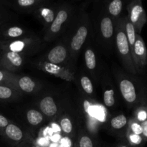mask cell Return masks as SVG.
Returning <instances> with one entry per match:
<instances>
[{
	"instance_id": "cell-21",
	"label": "cell",
	"mask_w": 147,
	"mask_h": 147,
	"mask_svg": "<svg viewBox=\"0 0 147 147\" xmlns=\"http://www.w3.org/2000/svg\"><path fill=\"white\" fill-rule=\"evenodd\" d=\"M33 34L34 33L30 32L28 29L11 21L4 23L0 28V36L2 38L1 40L4 41L17 40Z\"/></svg>"
},
{
	"instance_id": "cell-35",
	"label": "cell",
	"mask_w": 147,
	"mask_h": 147,
	"mask_svg": "<svg viewBox=\"0 0 147 147\" xmlns=\"http://www.w3.org/2000/svg\"><path fill=\"white\" fill-rule=\"evenodd\" d=\"M117 147H133L131 145L128 144L126 142V138H120L118 139V143H117Z\"/></svg>"
},
{
	"instance_id": "cell-38",
	"label": "cell",
	"mask_w": 147,
	"mask_h": 147,
	"mask_svg": "<svg viewBox=\"0 0 147 147\" xmlns=\"http://www.w3.org/2000/svg\"><path fill=\"white\" fill-rule=\"evenodd\" d=\"M30 146H31V147H42V146H40L38 144H37V143H35V142H33L32 140L30 141Z\"/></svg>"
},
{
	"instance_id": "cell-32",
	"label": "cell",
	"mask_w": 147,
	"mask_h": 147,
	"mask_svg": "<svg viewBox=\"0 0 147 147\" xmlns=\"http://www.w3.org/2000/svg\"><path fill=\"white\" fill-rule=\"evenodd\" d=\"M11 14L3 6L2 2H0V28L4 23L11 21Z\"/></svg>"
},
{
	"instance_id": "cell-1",
	"label": "cell",
	"mask_w": 147,
	"mask_h": 147,
	"mask_svg": "<svg viewBox=\"0 0 147 147\" xmlns=\"http://www.w3.org/2000/svg\"><path fill=\"white\" fill-rule=\"evenodd\" d=\"M93 37L91 17L84 7L77 8L70 26L61 37L68 47L72 64L76 67L79 55Z\"/></svg>"
},
{
	"instance_id": "cell-39",
	"label": "cell",
	"mask_w": 147,
	"mask_h": 147,
	"mask_svg": "<svg viewBox=\"0 0 147 147\" xmlns=\"http://www.w3.org/2000/svg\"><path fill=\"white\" fill-rule=\"evenodd\" d=\"M73 147H78V144H76V142H74V144H73Z\"/></svg>"
},
{
	"instance_id": "cell-31",
	"label": "cell",
	"mask_w": 147,
	"mask_h": 147,
	"mask_svg": "<svg viewBox=\"0 0 147 147\" xmlns=\"http://www.w3.org/2000/svg\"><path fill=\"white\" fill-rule=\"evenodd\" d=\"M15 74V73H11L3 69H0V84L9 86V84Z\"/></svg>"
},
{
	"instance_id": "cell-16",
	"label": "cell",
	"mask_w": 147,
	"mask_h": 147,
	"mask_svg": "<svg viewBox=\"0 0 147 147\" xmlns=\"http://www.w3.org/2000/svg\"><path fill=\"white\" fill-rule=\"evenodd\" d=\"M100 82L101 83L103 106L108 110L115 109L117 105L116 90L110 74L104 72L101 75Z\"/></svg>"
},
{
	"instance_id": "cell-26",
	"label": "cell",
	"mask_w": 147,
	"mask_h": 147,
	"mask_svg": "<svg viewBox=\"0 0 147 147\" xmlns=\"http://www.w3.org/2000/svg\"><path fill=\"white\" fill-rule=\"evenodd\" d=\"M75 142L78 147H99L97 136L89 133L83 126L79 129Z\"/></svg>"
},
{
	"instance_id": "cell-29",
	"label": "cell",
	"mask_w": 147,
	"mask_h": 147,
	"mask_svg": "<svg viewBox=\"0 0 147 147\" xmlns=\"http://www.w3.org/2000/svg\"><path fill=\"white\" fill-rule=\"evenodd\" d=\"M133 116L140 123L147 120V103L142 104L133 109Z\"/></svg>"
},
{
	"instance_id": "cell-11",
	"label": "cell",
	"mask_w": 147,
	"mask_h": 147,
	"mask_svg": "<svg viewBox=\"0 0 147 147\" xmlns=\"http://www.w3.org/2000/svg\"><path fill=\"white\" fill-rule=\"evenodd\" d=\"M83 50L85 71L91 78L94 83H99L102 73L100 68L97 53L89 41L86 43Z\"/></svg>"
},
{
	"instance_id": "cell-25",
	"label": "cell",
	"mask_w": 147,
	"mask_h": 147,
	"mask_svg": "<svg viewBox=\"0 0 147 147\" xmlns=\"http://www.w3.org/2000/svg\"><path fill=\"white\" fill-rule=\"evenodd\" d=\"M50 0H11V6L17 11L26 14H32L41 4Z\"/></svg>"
},
{
	"instance_id": "cell-13",
	"label": "cell",
	"mask_w": 147,
	"mask_h": 147,
	"mask_svg": "<svg viewBox=\"0 0 147 147\" xmlns=\"http://www.w3.org/2000/svg\"><path fill=\"white\" fill-rule=\"evenodd\" d=\"M127 17L135 27L136 33L141 34L147 22V16L141 0H131L126 6Z\"/></svg>"
},
{
	"instance_id": "cell-34",
	"label": "cell",
	"mask_w": 147,
	"mask_h": 147,
	"mask_svg": "<svg viewBox=\"0 0 147 147\" xmlns=\"http://www.w3.org/2000/svg\"><path fill=\"white\" fill-rule=\"evenodd\" d=\"M142 137H143L144 140L145 141V142H147V120L145 121L142 122Z\"/></svg>"
},
{
	"instance_id": "cell-36",
	"label": "cell",
	"mask_w": 147,
	"mask_h": 147,
	"mask_svg": "<svg viewBox=\"0 0 147 147\" xmlns=\"http://www.w3.org/2000/svg\"><path fill=\"white\" fill-rule=\"evenodd\" d=\"M102 0H93V9H96L101 5Z\"/></svg>"
},
{
	"instance_id": "cell-12",
	"label": "cell",
	"mask_w": 147,
	"mask_h": 147,
	"mask_svg": "<svg viewBox=\"0 0 147 147\" xmlns=\"http://www.w3.org/2000/svg\"><path fill=\"white\" fill-rule=\"evenodd\" d=\"M36 66L37 69L44 73L68 82L74 81L75 76L77 70V69L53 64L41 60H39L36 63Z\"/></svg>"
},
{
	"instance_id": "cell-20",
	"label": "cell",
	"mask_w": 147,
	"mask_h": 147,
	"mask_svg": "<svg viewBox=\"0 0 147 147\" xmlns=\"http://www.w3.org/2000/svg\"><path fill=\"white\" fill-rule=\"evenodd\" d=\"M75 83L77 86L78 91L86 97L93 100H97L96 90L94 88V82L85 70H76L75 76Z\"/></svg>"
},
{
	"instance_id": "cell-3",
	"label": "cell",
	"mask_w": 147,
	"mask_h": 147,
	"mask_svg": "<svg viewBox=\"0 0 147 147\" xmlns=\"http://www.w3.org/2000/svg\"><path fill=\"white\" fill-rule=\"evenodd\" d=\"M113 76L119 93L129 109L147 103V88L140 79L119 68H114Z\"/></svg>"
},
{
	"instance_id": "cell-15",
	"label": "cell",
	"mask_w": 147,
	"mask_h": 147,
	"mask_svg": "<svg viewBox=\"0 0 147 147\" xmlns=\"http://www.w3.org/2000/svg\"><path fill=\"white\" fill-rule=\"evenodd\" d=\"M0 135L11 146L14 147H17L20 144L27 141L32 140L30 134L25 131L21 126L12 121L1 131Z\"/></svg>"
},
{
	"instance_id": "cell-18",
	"label": "cell",
	"mask_w": 147,
	"mask_h": 147,
	"mask_svg": "<svg viewBox=\"0 0 147 147\" xmlns=\"http://www.w3.org/2000/svg\"><path fill=\"white\" fill-rule=\"evenodd\" d=\"M58 9V3L45 2L37 7L32 14L42 25L43 31L46 30L55 20Z\"/></svg>"
},
{
	"instance_id": "cell-28",
	"label": "cell",
	"mask_w": 147,
	"mask_h": 147,
	"mask_svg": "<svg viewBox=\"0 0 147 147\" xmlns=\"http://www.w3.org/2000/svg\"><path fill=\"white\" fill-rule=\"evenodd\" d=\"M125 138L128 144L133 147H144L146 144L142 135L136 134L129 131H126Z\"/></svg>"
},
{
	"instance_id": "cell-22",
	"label": "cell",
	"mask_w": 147,
	"mask_h": 147,
	"mask_svg": "<svg viewBox=\"0 0 147 147\" xmlns=\"http://www.w3.org/2000/svg\"><path fill=\"white\" fill-rule=\"evenodd\" d=\"M129 119L123 113H119L113 116L111 115L106 127L117 139L125 138L128 129Z\"/></svg>"
},
{
	"instance_id": "cell-8",
	"label": "cell",
	"mask_w": 147,
	"mask_h": 147,
	"mask_svg": "<svg viewBox=\"0 0 147 147\" xmlns=\"http://www.w3.org/2000/svg\"><path fill=\"white\" fill-rule=\"evenodd\" d=\"M66 101L64 108L56 119L61 133L70 139H76L79 129L81 127V121L77 108L72 107Z\"/></svg>"
},
{
	"instance_id": "cell-37",
	"label": "cell",
	"mask_w": 147,
	"mask_h": 147,
	"mask_svg": "<svg viewBox=\"0 0 147 147\" xmlns=\"http://www.w3.org/2000/svg\"><path fill=\"white\" fill-rule=\"evenodd\" d=\"M30 141H27V142H23V143L20 144L19 145V146H17V147H31V146H30Z\"/></svg>"
},
{
	"instance_id": "cell-41",
	"label": "cell",
	"mask_w": 147,
	"mask_h": 147,
	"mask_svg": "<svg viewBox=\"0 0 147 147\" xmlns=\"http://www.w3.org/2000/svg\"><path fill=\"white\" fill-rule=\"evenodd\" d=\"M4 1V0H0V2H1V1Z\"/></svg>"
},
{
	"instance_id": "cell-14",
	"label": "cell",
	"mask_w": 147,
	"mask_h": 147,
	"mask_svg": "<svg viewBox=\"0 0 147 147\" xmlns=\"http://www.w3.org/2000/svg\"><path fill=\"white\" fill-rule=\"evenodd\" d=\"M9 86L22 94H37L42 88V83L36 79L17 74L14 75Z\"/></svg>"
},
{
	"instance_id": "cell-43",
	"label": "cell",
	"mask_w": 147,
	"mask_h": 147,
	"mask_svg": "<svg viewBox=\"0 0 147 147\" xmlns=\"http://www.w3.org/2000/svg\"><path fill=\"white\" fill-rule=\"evenodd\" d=\"M106 147H107V146H106Z\"/></svg>"
},
{
	"instance_id": "cell-9",
	"label": "cell",
	"mask_w": 147,
	"mask_h": 147,
	"mask_svg": "<svg viewBox=\"0 0 147 147\" xmlns=\"http://www.w3.org/2000/svg\"><path fill=\"white\" fill-rule=\"evenodd\" d=\"M65 103V100L60 96L52 93H45L36 98L34 104L47 121H53L56 120Z\"/></svg>"
},
{
	"instance_id": "cell-4",
	"label": "cell",
	"mask_w": 147,
	"mask_h": 147,
	"mask_svg": "<svg viewBox=\"0 0 147 147\" xmlns=\"http://www.w3.org/2000/svg\"><path fill=\"white\" fill-rule=\"evenodd\" d=\"M92 20L93 36L98 44L107 52L114 49L116 20L107 14L102 5L94 9Z\"/></svg>"
},
{
	"instance_id": "cell-30",
	"label": "cell",
	"mask_w": 147,
	"mask_h": 147,
	"mask_svg": "<svg viewBox=\"0 0 147 147\" xmlns=\"http://www.w3.org/2000/svg\"><path fill=\"white\" fill-rule=\"evenodd\" d=\"M127 131L136 134H142V123L136 121L133 116H131L129 119V123H128Z\"/></svg>"
},
{
	"instance_id": "cell-19",
	"label": "cell",
	"mask_w": 147,
	"mask_h": 147,
	"mask_svg": "<svg viewBox=\"0 0 147 147\" xmlns=\"http://www.w3.org/2000/svg\"><path fill=\"white\" fill-rule=\"evenodd\" d=\"M134 63L138 74L144 72L147 65V49L141 34H136L134 47L131 49Z\"/></svg>"
},
{
	"instance_id": "cell-6",
	"label": "cell",
	"mask_w": 147,
	"mask_h": 147,
	"mask_svg": "<svg viewBox=\"0 0 147 147\" xmlns=\"http://www.w3.org/2000/svg\"><path fill=\"white\" fill-rule=\"evenodd\" d=\"M123 16L116 20L114 49L125 71L129 74L136 76L138 73L132 58L130 45L125 33Z\"/></svg>"
},
{
	"instance_id": "cell-5",
	"label": "cell",
	"mask_w": 147,
	"mask_h": 147,
	"mask_svg": "<svg viewBox=\"0 0 147 147\" xmlns=\"http://www.w3.org/2000/svg\"><path fill=\"white\" fill-rule=\"evenodd\" d=\"M77 8L67 2L58 3V9L55 20L44 31L43 41L50 42L60 40L70 26Z\"/></svg>"
},
{
	"instance_id": "cell-7",
	"label": "cell",
	"mask_w": 147,
	"mask_h": 147,
	"mask_svg": "<svg viewBox=\"0 0 147 147\" xmlns=\"http://www.w3.org/2000/svg\"><path fill=\"white\" fill-rule=\"evenodd\" d=\"M41 46V39L34 34L17 40L9 41L0 40L1 50L17 53L26 57L37 54L40 51Z\"/></svg>"
},
{
	"instance_id": "cell-42",
	"label": "cell",
	"mask_w": 147,
	"mask_h": 147,
	"mask_svg": "<svg viewBox=\"0 0 147 147\" xmlns=\"http://www.w3.org/2000/svg\"><path fill=\"white\" fill-rule=\"evenodd\" d=\"M141 1H142V0H141Z\"/></svg>"
},
{
	"instance_id": "cell-17",
	"label": "cell",
	"mask_w": 147,
	"mask_h": 147,
	"mask_svg": "<svg viewBox=\"0 0 147 147\" xmlns=\"http://www.w3.org/2000/svg\"><path fill=\"white\" fill-rule=\"evenodd\" d=\"M26 57L23 55L1 50L0 57V69L11 73H16L24 67Z\"/></svg>"
},
{
	"instance_id": "cell-10",
	"label": "cell",
	"mask_w": 147,
	"mask_h": 147,
	"mask_svg": "<svg viewBox=\"0 0 147 147\" xmlns=\"http://www.w3.org/2000/svg\"><path fill=\"white\" fill-rule=\"evenodd\" d=\"M40 60L59 65L77 69L72 64L69 48L65 42L62 38L59 40L54 47H52L44 55L42 56Z\"/></svg>"
},
{
	"instance_id": "cell-2",
	"label": "cell",
	"mask_w": 147,
	"mask_h": 147,
	"mask_svg": "<svg viewBox=\"0 0 147 147\" xmlns=\"http://www.w3.org/2000/svg\"><path fill=\"white\" fill-rule=\"evenodd\" d=\"M76 108L81 121V126L89 133L98 136L100 129L106 127L111 115L103 103L86 97L78 92Z\"/></svg>"
},
{
	"instance_id": "cell-27",
	"label": "cell",
	"mask_w": 147,
	"mask_h": 147,
	"mask_svg": "<svg viewBox=\"0 0 147 147\" xmlns=\"http://www.w3.org/2000/svg\"><path fill=\"white\" fill-rule=\"evenodd\" d=\"M23 94L8 86L0 84V101H17L22 98Z\"/></svg>"
},
{
	"instance_id": "cell-40",
	"label": "cell",
	"mask_w": 147,
	"mask_h": 147,
	"mask_svg": "<svg viewBox=\"0 0 147 147\" xmlns=\"http://www.w3.org/2000/svg\"><path fill=\"white\" fill-rule=\"evenodd\" d=\"M1 48H0V57H1Z\"/></svg>"
},
{
	"instance_id": "cell-33",
	"label": "cell",
	"mask_w": 147,
	"mask_h": 147,
	"mask_svg": "<svg viewBox=\"0 0 147 147\" xmlns=\"http://www.w3.org/2000/svg\"><path fill=\"white\" fill-rule=\"evenodd\" d=\"M11 122V120H9V119H7L6 116H4V115L0 113V133H1V131H2L3 129H5V128L8 126Z\"/></svg>"
},
{
	"instance_id": "cell-23",
	"label": "cell",
	"mask_w": 147,
	"mask_h": 147,
	"mask_svg": "<svg viewBox=\"0 0 147 147\" xmlns=\"http://www.w3.org/2000/svg\"><path fill=\"white\" fill-rule=\"evenodd\" d=\"M24 119L27 129L31 133H35L47 121L37 107L27 108L24 111Z\"/></svg>"
},
{
	"instance_id": "cell-24",
	"label": "cell",
	"mask_w": 147,
	"mask_h": 147,
	"mask_svg": "<svg viewBox=\"0 0 147 147\" xmlns=\"http://www.w3.org/2000/svg\"><path fill=\"white\" fill-rule=\"evenodd\" d=\"M131 0H102L101 5L105 11L114 20L121 17L123 11Z\"/></svg>"
}]
</instances>
